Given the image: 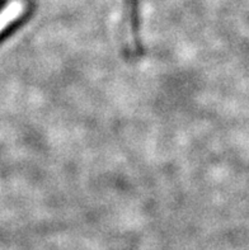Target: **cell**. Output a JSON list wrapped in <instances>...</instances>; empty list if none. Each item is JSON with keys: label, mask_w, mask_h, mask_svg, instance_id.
Listing matches in <instances>:
<instances>
[{"label": "cell", "mask_w": 249, "mask_h": 250, "mask_svg": "<svg viewBox=\"0 0 249 250\" xmlns=\"http://www.w3.org/2000/svg\"><path fill=\"white\" fill-rule=\"evenodd\" d=\"M29 13H31V10L23 13L22 16L17 17V18H14L13 21H10L8 24H5L4 27H1V28H0V44L3 43L6 38L10 37V36H12L13 33H14V32H16L17 29H18L19 27H21V25L25 22V21H27V18H28V16H29Z\"/></svg>", "instance_id": "cell-2"}, {"label": "cell", "mask_w": 249, "mask_h": 250, "mask_svg": "<svg viewBox=\"0 0 249 250\" xmlns=\"http://www.w3.org/2000/svg\"><path fill=\"white\" fill-rule=\"evenodd\" d=\"M12 3V0H0V14L6 9V6Z\"/></svg>", "instance_id": "cell-3"}, {"label": "cell", "mask_w": 249, "mask_h": 250, "mask_svg": "<svg viewBox=\"0 0 249 250\" xmlns=\"http://www.w3.org/2000/svg\"><path fill=\"white\" fill-rule=\"evenodd\" d=\"M139 1L140 0H126L127 8V32H129V38H127V44L130 47H137V41H139Z\"/></svg>", "instance_id": "cell-1"}]
</instances>
